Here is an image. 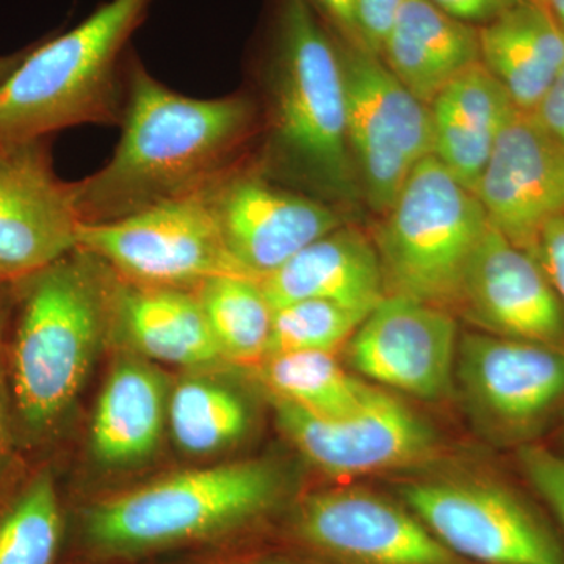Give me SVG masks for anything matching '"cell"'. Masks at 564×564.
<instances>
[{
  "label": "cell",
  "instance_id": "obj_7",
  "mask_svg": "<svg viewBox=\"0 0 564 564\" xmlns=\"http://www.w3.org/2000/svg\"><path fill=\"white\" fill-rule=\"evenodd\" d=\"M204 188L120 220L80 225L77 248L137 284L196 289L212 278H248L226 250Z\"/></svg>",
  "mask_w": 564,
  "mask_h": 564
},
{
  "label": "cell",
  "instance_id": "obj_11",
  "mask_svg": "<svg viewBox=\"0 0 564 564\" xmlns=\"http://www.w3.org/2000/svg\"><path fill=\"white\" fill-rule=\"evenodd\" d=\"M464 391L497 436L533 444L564 413V347L467 334L458 345Z\"/></svg>",
  "mask_w": 564,
  "mask_h": 564
},
{
  "label": "cell",
  "instance_id": "obj_6",
  "mask_svg": "<svg viewBox=\"0 0 564 564\" xmlns=\"http://www.w3.org/2000/svg\"><path fill=\"white\" fill-rule=\"evenodd\" d=\"M281 486L278 470L262 462L185 470L93 508L88 538L109 552L198 540L263 513L276 502Z\"/></svg>",
  "mask_w": 564,
  "mask_h": 564
},
{
  "label": "cell",
  "instance_id": "obj_23",
  "mask_svg": "<svg viewBox=\"0 0 564 564\" xmlns=\"http://www.w3.org/2000/svg\"><path fill=\"white\" fill-rule=\"evenodd\" d=\"M162 375L137 359L115 367L104 386L91 425V447L110 466L147 458L161 441L169 419Z\"/></svg>",
  "mask_w": 564,
  "mask_h": 564
},
{
  "label": "cell",
  "instance_id": "obj_12",
  "mask_svg": "<svg viewBox=\"0 0 564 564\" xmlns=\"http://www.w3.org/2000/svg\"><path fill=\"white\" fill-rule=\"evenodd\" d=\"M82 221L50 139L0 143V281L14 282L76 250Z\"/></svg>",
  "mask_w": 564,
  "mask_h": 564
},
{
  "label": "cell",
  "instance_id": "obj_9",
  "mask_svg": "<svg viewBox=\"0 0 564 564\" xmlns=\"http://www.w3.org/2000/svg\"><path fill=\"white\" fill-rule=\"evenodd\" d=\"M417 516L462 560L564 564L562 538L510 486L486 480L415 481L400 489Z\"/></svg>",
  "mask_w": 564,
  "mask_h": 564
},
{
  "label": "cell",
  "instance_id": "obj_32",
  "mask_svg": "<svg viewBox=\"0 0 564 564\" xmlns=\"http://www.w3.org/2000/svg\"><path fill=\"white\" fill-rule=\"evenodd\" d=\"M441 11L456 21L488 24L518 0H430Z\"/></svg>",
  "mask_w": 564,
  "mask_h": 564
},
{
  "label": "cell",
  "instance_id": "obj_27",
  "mask_svg": "<svg viewBox=\"0 0 564 564\" xmlns=\"http://www.w3.org/2000/svg\"><path fill=\"white\" fill-rule=\"evenodd\" d=\"M169 423L185 454L210 455L236 443L248 426L242 400L225 386L192 378L169 400Z\"/></svg>",
  "mask_w": 564,
  "mask_h": 564
},
{
  "label": "cell",
  "instance_id": "obj_25",
  "mask_svg": "<svg viewBox=\"0 0 564 564\" xmlns=\"http://www.w3.org/2000/svg\"><path fill=\"white\" fill-rule=\"evenodd\" d=\"M223 359L261 364L269 355L273 307L261 282L243 276H218L195 289Z\"/></svg>",
  "mask_w": 564,
  "mask_h": 564
},
{
  "label": "cell",
  "instance_id": "obj_22",
  "mask_svg": "<svg viewBox=\"0 0 564 564\" xmlns=\"http://www.w3.org/2000/svg\"><path fill=\"white\" fill-rule=\"evenodd\" d=\"M480 62L516 109L533 111L564 66V33L540 0H518L478 29Z\"/></svg>",
  "mask_w": 564,
  "mask_h": 564
},
{
  "label": "cell",
  "instance_id": "obj_13",
  "mask_svg": "<svg viewBox=\"0 0 564 564\" xmlns=\"http://www.w3.org/2000/svg\"><path fill=\"white\" fill-rule=\"evenodd\" d=\"M278 425L315 467L356 477L425 462L436 452L433 430L406 404L378 389L358 414L326 421L272 399Z\"/></svg>",
  "mask_w": 564,
  "mask_h": 564
},
{
  "label": "cell",
  "instance_id": "obj_3",
  "mask_svg": "<svg viewBox=\"0 0 564 564\" xmlns=\"http://www.w3.org/2000/svg\"><path fill=\"white\" fill-rule=\"evenodd\" d=\"M263 87L265 150L256 163L323 202H356L362 191L348 144L339 47L310 0H278Z\"/></svg>",
  "mask_w": 564,
  "mask_h": 564
},
{
  "label": "cell",
  "instance_id": "obj_26",
  "mask_svg": "<svg viewBox=\"0 0 564 564\" xmlns=\"http://www.w3.org/2000/svg\"><path fill=\"white\" fill-rule=\"evenodd\" d=\"M62 508L51 470L29 475L0 508V564H54Z\"/></svg>",
  "mask_w": 564,
  "mask_h": 564
},
{
  "label": "cell",
  "instance_id": "obj_19",
  "mask_svg": "<svg viewBox=\"0 0 564 564\" xmlns=\"http://www.w3.org/2000/svg\"><path fill=\"white\" fill-rule=\"evenodd\" d=\"M111 325L148 358L184 367L225 361L195 289L161 288L121 280Z\"/></svg>",
  "mask_w": 564,
  "mask_h": 564
},
{
  "label": "cell",
  "instance_id": "obj_16",
  "mask_svg": "<svg viewBox=\"0 0 564 564\" xmlns=\"http://www.w3.org/2000/svg\"><path fill=\"white\" fill-rule=\"evenodd\" d=\"M299 527L307 543L355 564H464L417 516L361 489L315 494Z\"/></svg>",
  "mask_w": 564,
  "mask_h": 564
},
{
  "label": "cell",
  "instance_id": "obj_29",
  "mask_svg": "<svg viewBox=\"0 0 564 564\" xmlns=\"http://www.w3.org/2000/svg\"><path fill=\"white\" fill-rule=\"evenodd\" d=\"M516 462L527 484L564 530V452L540 443L525 444L516 451Z\"/></svg>",
  "mask_w": 564,
  "mask_h": 564
},
{
  "label": "cell",
  "instance_id": "obj_17",
  "mask_svg": "<svg viewBox=\"0 0 564 564\" xmlns=\"http://www.w3.org/2000/svg\"><path fill=\"white\" fill-rule=\"evenodd\" d=\"M459 306L494 336L564 347V307L543 267L491 225L467 267Z\"/></svg>",
  "mask_w": 564,
  "mask_h": 564
},
{
  "label": "cell",
  "instance_id": "obj_4",
  "mask_svg": "<svg viewBox=\"0 0 564 564\" xmlns=\"http://www.w3.org/2000/svg\"><path fill=\"white\" fill-rule=\"evenodd\" d=\"M154 0H107L70 31L31 47L0 84V143L120 126L129 44Z\"/></svg>",
  "mask_w": 564,
  "mask_h": 564
},
{
  "label": "cell",
  "instance_id": "obj_15",
  "mask_svg": "<svg viewBox=\"0 0 564 564\" xmlns=\"http://www.w3.org/2000/svg\"><path fill=\"white\" fill-rule=\"evenodd\" d=\"M489 225L534 252L544 226L564 214V148L532 111L516 109L475 188Z\"/></svg>",
  "mask_w": 564,
  "mask_h": 564
},
{
  "label": "cell",
  "instance_id": "obj_35",
  "mask_svg": "<svg viewBox=\"0 0 564 564\" xmlns=\"http://www.w3.org/2000/svg\"><path fill=\"white\" fill-rule=\"evenodd\" d=\"M310 3L314 9L323 11L348 39L351 36V41L359 43L351 0H310Z\"/></svg>",
  "mask_w": 564,
  "mask_h": 564
},
{
  "label": "cell",
  "instance_id": "obj_8",
  "mask_svg": "<svg viewBox=\"0 0 564 564\" xmlns=\"http://www.w3.org/2000/svg\"><path fill=\"white\" fill-rule=\"evenodd\" d=\"M339 55L352 162L366 202L384 215L415 165L433 155L432 113L361 43Z\"/></svg>",
  "mask_w": 564,
  "mask_h": 564
},
{
  "label": "cell",
  "instance_id": "obj_5",
  "mask_svg": "<svg viewBox=\"0 0 564 564\" xmlns=\"http://www.w3.org/2000/svg\"><path fill=\"white\" fill-rule=\"evenodd\" d=\"M489 228L484 206L434 155L423 159L375 239L386 295L459 306L463 282Z\"/></svg>",
  "mask_w": 564,
  "mask_h": 564
},
{
  "label": "cell",
  "instance_id": "obj_21",
  "mask_svg": "<svg viewBox=\"0 0 564 564\" xmlns=\"http://www.w3.org/2000/svg\"><path fill=\"white\" fill-rule=\"evenodd\" d=\"M380 55L393 76L430 106L455 77L480 62L478 31L430 0H403Z\"/></svg>",
  "mask_w": 564,
  "mask_h": 564
},
{
  "label": "cell",
  "instance_id": "obj_2",
  "mask_svg": "<svg viewBox=\"0 0 564 564\" xmlns=\"http://www.w3.org/2000/svg\"><path fill=\"white\" fill-rule=\"evenodd\" d=\"M118 282L107 263L82 248L11 282L13 321L2 366L25 444L44 443L76 400L111 325Z\"/></svg>",
  "mask_w": 564,
  "mask_h": 564
},
{
  "label": "cell",
  "instance_id": "obj_36",
  "mask_svg": "<svg viewBox=\"0 0 564 564\" xmlns=\"http://www.w3.org/2000/svg\"><path fill=\"white\" fill-rule=\"evenodd\" d=\"M31 51V47L28 50L17 52V54L6 55V57H0V84L13 73L18 66L21 65V62L24 61L28 52Z\"/></svg>",
  "mask_w": 564,
  "mask_h": 564
},
{
  "label": "cell",
  "instance_id": "obj_14",
  "mask_svg": "<svg viewBox=\"0 0 564 564\" xmlns=\"http://www.w3.org/2000/svg\"><path fill=\"white\" fill-rule=\"evenodd\" d=\"M348 348L351 366L364 377L437 400L452 388L458 328L444 307L386 295L352 334Z\"/></svg>",
  "mask_w": 564,
  "mask_h": 564
},
{
  "label": "cell",
  "instance_id": "obj_37",
  "mask_svg": "<svg viewBox=\"0 0 564 564\" xmlns=\"http://www.w3.org/2000/svg\"><path fill=\"white\" fill-rule=\"evenodd\" d=\"M11 282L0 281V328L10 313Z\"/></svg>",
  "mask_w": 564,
  "mask_h": 564
},
{
  "label": "cell",
  "instance_id": "obj_24",
  "mask_svg": "<svg viewBox=\"0 0 564 564\" xmlns=\"http://www.w3.org/2000/svg\"><path fill=\"white\" fill-rule=\"evenodd\" d=\"M259 377L272 399L295 404L300 410L339 421L358 414L377 395L378 389L351 377L333 352L291 351L267 356Z\"/></svg>",
  "mask_w": 564,
  "mask_h": 564
},
{
  "label": "cell",
  "instance_id": "obj_30",
  "mask_svg": "<svg viewBox=\"0 0 564 564\" xmlns=\"http://www.w3.org/2000/svg\"><path fill=\"white\" fill-rule=\"evenodd\" d=\"M403 0H351L359 43L373 54L381 47L391 31Z\"/></svg>",
  "mask_w": 564,
  "mask_h": 564
},
{
  "label": "cell",
  "instance_id": "obj_18",
  "mask_svg": "<svg viewBox=\"0 0 564 564\" xmlns=\"http://www.w3.org/2000/svg\"><path fill=\"white\" fill-rule=\"evenodd\" d=\"M261 288L273 311L302 300H328L372 313L386 296L377 247L347 226L296 252L263 278Z\"/></svg>",
  "mask_w": 564,
  "mask_h": 564
},
{
  "label": "cell",
  "instance_id": "obj_10",
  "mask_svg": "<svg viewBox=\"0 0 564 564\" xmlns=\"http://www.w3.org/2000/svg\"><path fill=\"white\" fill-rule=\"evenodd\" d=\"M204 191L226 250L254 281L261 282L307 245L344 226L333 204L273 180L247 159Z\"/></svg>",
  "mask_w": 564,
  "mask_h": 564
},
{
  "label": "cell",
  "instance_id": "obj_34",
  "mask_svg": "<svg viewBox=\"0 0 564 564\" xmlns=\"http://www.w3.org/2000/svg\"><path fill=\"white\" fill-rule=\"evenodd\" d=\"M18 440L20 436H18L9 391H7L6 373H3L2 361H0V484H2L3 475L13 459V448Z\"/></svg>",
  "mask_w": 564,
  "mask_h": 564
},
{
  "label": "cell",
  "instance_id": "obj_39",
  "mask_svg": "<svg viewBox=\"0 0 564 564\" xmlns=\"http://www.w3.org/2000/svg\"><path fill=\"white\" fill-rule=\"evenodd\" d=\"M558 440H560V444H562V447L564 448V422L562 425V430H560Z\"/></svg>",
  "mask_w": 564,
  "mask_h": 564
},
{
  "label": "cell",
  "instance_id": "obj_1",
  "mask_svg": "<svg viewBox=\"0 0 564 564\" xmlns=\"http://www.w3.org/2000/svg\"><path fill=\"white\" fill-rule=\"evenodd\" d=\"M256 124L248 96L199 99L166 87L131 51L121 137L98 172L73 182L82 225L120 220L202 191L237 163Z\"/></svg>",
  "mask_w": 564,
  "mask_h": 564
},
{
  "label": "cell",
  "instance_id": "obj_33",
  "mask_svg": "<svg viewBox=\"0 0 564 564\" xmlns=\"http://www.w3.org/2000/svg\"><path fill=\"white\" fill-rule=\"evenodd\" d=\"M532 113L564 148V66Z\"/></svg>",
  "mask_w": 564,
  "mask_h": 564
},
{
  "label": "cell",
  "instance_id": "obj_20",
  "mask_svg": "<svg viewBox=\"0 0 564 564\" xmlns=\"http://www.w3.org/2000/svg\"><path fill=\"white\" fill-rule=\"evenodd\" d=\"M514 110L500 82L484 63H475L430 104L434 158L475 193L494 143Z\"/></svg>",
  "mask_w": 564,
  "mask_h": 564
},
{
  "label": "cell",
  "instance_id": "obj_31",
  "mask_svg": "<svg viewBox=\"0 0 564 564\" xmlns=\"http://www.w3.org/2000/svg\"><path fill=\"white\" fill-rule=\"evenodd\" d=\"M533 256L543 267L564 307V214L544 226Z\"/></svg>",
  "mask_w": 564,
  "mask_h": 564
},
{
  "label": "cell",
  "instance_id": "obj_38",
  "mask_svg": "<svg viewBox=\"0 0 564 564\" xmlns=\"http://www.w3.org/2000/svg\"><path fill=\"white\" fill-rule=\"evenodd\" d=\"M541 3L551 11L552 17L558 22L560 28L564 33V0H540Z\"/></svg>",
  "mask_w": 564,
  "mask_h": 564
},
{
  "label": "cell",
  "instance_id": "obj_28",
  "mask_svg": "<svg viewBox=\"0 0 564 564\" xmlns=\"http://www.w3.org/2000/svg\"><path fill=\"white\" fill-rule=\"evenodd\" d=\"M367 311L328 300H302L273 313L269 355L291 351L333 352L351 339Z\"/></svg>",
  "mask_w": 564,
  "mask_h": 564
}]
</instances>
